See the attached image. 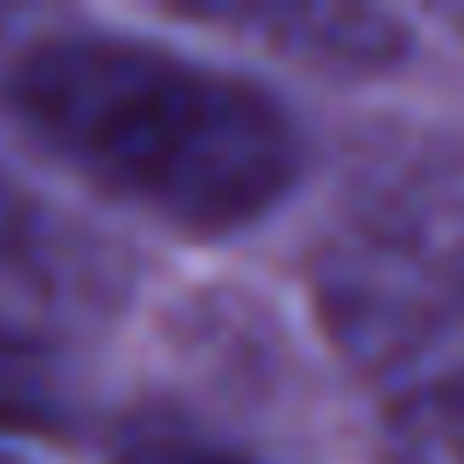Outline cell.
Returning a JSON list of instances; mask_svg holds the SVG:
<instances>
[{"label": "cell", "mask_w": 464, "mask_h": 464, "mask_svg": "<svg viewBox=\"0 0 464 464\" xmlns=\"http://www.w3.org/2000/svg\"><path fill=\"white\" fill-rule=\"evenodd\" d=\"M0 464H18V459H6V453H0Z\"/></svg>", "instance_id": "obj_8"}, {"label": "cell", "mask_w": 464, "mask_h": 464, "mask_svg": "<svg viewBox=\"0 0 464 464\" xmlns=\"http://www.w3.org/2000/svg\"><path fill=\"white\" fill-rule=\"evenodd\" d=\"M382 464H464V376L400 388L382 430Z\"/></svg>", "instance_id": "obj_5"}, {"label": "cell", "mask_w": 464, "mask_h": 464, "mask_svg": "<svg viewBox=\"0 0 464 464\" xmlns=\"http://www.w3.org/2000/svg\"><path fill=\"white\" fill-rule=\"evenodd\" d=\"M6 106L59 165L182 229H241L300 182V130L265 89L124 35L35 42Z\"/></svg>", "instance_id": "obj_1"}, {"label": "cell", "mask_w": 464, "mask_h": 464, "mask_svg": "<svg viewBox=\"0 0 464 464\" xmlns=\"http://www.w3.org/2000/svg\"><path fill=\"white\" fill-rule=\"evenodd\" d=\"M194 24H218V30H241L271 42L276 53L300 59L312 71H394L406 59V30L400 18L371 6H276V0H188Z\"/></svg>", "instance_id": "obj_3"}, {"label": "cell", "mask_w": 464, "mask_h": 464, "mask_svg": "<svg viewBox=\"0 0 464 464\" xmlns=\"http://www.w3.org/2000/svg\"><path fill=\"white\" fill-rule=\"evenodd\" d=\"M71 418H77V394L59 347L30 329L0 324V430L65 435Z\"/></svg>", "instance_id": "obj_4"}, {"label": "cell", "mask_w": 464, "mask_h": 464, "mask_svg": "<svg viewBox=\"0 0 464 464\" xmlns=\"http://www.w3.org/2000/svg\"><path fill=\"white\" fill-rule=\"evenodd\" d=\"M112 464H259L253 453L206 435L200 423L170 418V411H148L130 418L112 441Z\"/></svg>", "instance_id": "obj_6"}, {"label": "cell", "mask_w": 464, "mask_h": 464, "mask_svg": "<svg viewBox=\"0 0 464 464\" xmlns=\"http://www.w3.org/2000/svg\"><path fill=\"white\" fill-rule=\"evenodd\" d=\"M324 312L347 353L400 388L464 376V159L382 182L324 253Z\"/></svg>", "instance_id": "obj_2"}, {"label": "cell", "mask_w": 464, "mask_h": 464, "mask_svg": "<svg viewBox=\"0 0 464 464\" xmlns=\"http://www.w3.org/2000/svg\"><path fill=\"white\" fill-rule=\"evenodd\" d=\"M35 259H42V218L0 177V271L6 265H35Z\"/></svg>", "instance_id": "obj_7"}]
</instances>
